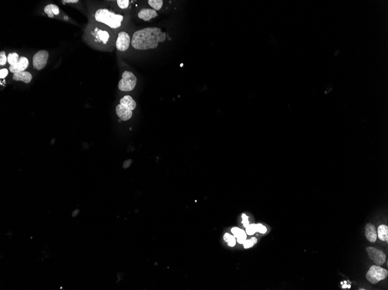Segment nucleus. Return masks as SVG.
<instances>
[{"mask_svg": "<svg viewBox=\"0 0 388 290\" xmlns=\"http://www.w3.org/2000/svg\"><path fill=\"white\" fill-rule=\"evenodd\" d=\"M166 34L158 27H147L136 31L131 40L132 46L137 50L156 48L159 43L166 40Z\"/></svg>", "mask_w": 388, "mask_h": 290, "instance_id": "1", "label": "nucleus"}, {"mask_svg": "<svg viewBox=\"0 0 388 290\" xmlns=\"http://www.w3.org/2000/svg\"><path fill=\"white\" fill-rule=\"evenodd\" d=\"M95 20L102 23L112 28H117L121 26L123 16L110 12L108 9H99L95 14Z\"/></svg>", "mask_w": 388, "mask_h": 290, "instance_id": "2", "label": "nucleus"}, {"mask_svg": "<svg viewBox=\"0 0 388 290\" xmlns=\"http://www.w3.org/2000/svg\"><path fill=\"white\" fill-rule=\"evenodd\" d=\"M137 79L132 72L125 71L122 74V78L118 84V88L123 92H129L136 87Z\"/></svg>", "mask_w": 388, "mask_h": 290, "instance_id": "3", "label": "nucleus"}, {"mask_svg": "<svg viewBox=\"0 0 388 290\" xmlns=\"http://www.w3.org/2000/svg\"><path fill=\"white\" fill-rule=\"evenodd\" d=\"M388 275V271L379 266H372L366 274V278L372 284H377L385 279Z\"/></svg>", "mask_w": 388, "mask_h": 290, "instance_id": "4", "label": "nucleus"}, {"mask_svg": "<svg viewBox=\"0 0 388 290\" xmlns=\"http://www.w3.org/2000/svg\"><path fill=\"white\" fill-rule=\"evenodd\" d=\"M49 56V53L45 50L37 52L33 58V65L37 70H41L45 67Z\"/></svg>", "mask_w": 388, "mask_h": 290, "instance_id": "5", "label": "nucleus"}, {"mask_svg": "<svg viewBox=\"0 0 388 290\" xmlns=\"http://www.w3.org/2000/svg\"><path fill=\"white\" fill-rule=\"evenodd\" d=\"M366 251L370 259L373 261L377 265L381 266L385 262L386 255L382 251L372 247H367Z\"/></svg>", "mask_w": 388, "mask_h": 290, "instance_id": "6", "label": "nucleus"}, {"mask_svg": "<svg viewBox=\"0 0 388 290\" xmlns=\"http://www.w3.org/2000/svg\"><path fill=\"white\" fill-rule=\"evenodd\" d=\"M130 41V37L128 33L125 31L120 32L116 42V48L121 52L126 51L129 48Z\"/></svg>", "mask_w": 388, "mask_h": 290, "instance_id": "7", "label": "nucleus"}, {"mask_svg": "<svg viewBox=\"0 0 388 290\" xmlns=\"http://www.w3.org/2000/svg\"><path fill=\"white\" fill-rule=\"evenodd\" d=\"M117 116L122 121H127L131 119L133 116V111L129 108L119 104L116 107Z\"/></svg>", "mask_w": 388, "mask_h": 290, "instance_id": "8", "label": "nucleus"}, {"mask_svg": "<svg viewBox=\"0 0 388 290\" xmlns=\"http://www.w3.org/2000/svg\"><path fill=\"white\" fill-rule=\"evenodd\" d=\"M29 66V60L26 57H20L18 62L13 66L9 67L10 71L12 73L16 72L24 71Z\"/></svg>", "mask_w": 388, "mask_h": 290, "instance_id": "9", "label": "nucleus"}, {"mask_svg": "<svg viewBox=\"0 0 388 290\" xmlns=\"http://www.w3.org/2000/svg\"><path fill=\"white\" fill-rule=\"evenodd\" d=\"M158 16V14L155 10L149 8L141 9L138 14V18L144 21H149L151 19L156 18Z\"/></svg>", "mask_w": 388, "mask_h": 290, "instance_id": "10", "label": "nucleus"}, {"mask_svg": "<svg viewBox=\"0 0 388 290\" xmlns=\"http://www.w3.org/2000/svg\"><path fill=\"white\" fill-rule=\"evenodd\" d=\"M13 80L16 81H22L29 84L32 80V75L27 71H19L14 73Z\"/></svg>", "mask_w": 388, "mask_h": 290, "instance_id": "11", "label": "nucleus"}, {"mask_svg": "<svg viewBox=\"0 0 388 290\" xmlns=\"http://www.w3.org/2000/svg\"><path fill=\"white\" fill-rule=\"evenodd\" d=\"M366 236L371 243H374L377 239V232L374 226L371 223H367L366 227Z\"/></svg>", "mask_w": 388, "mask_h": 290, "instance_id": "12", "label": "nucleus"}, {"mask_svg": "<svg viewBox=\"0 0 388 290\" xmlns=\"http://www.w3.org/2000/svg\"><path fill=\"white\" fill-rule=\"evenodd\" d=\"M120 104L129 108L132 111L135 110L137 106L135 100L129 95L124 96L123 98H121L120 100Z\"/></svg>", "mask_w": 388, "mask_h": 290, "instance_id": "13", "label": "nucleus"}, {"mask_svg": "<svg viewBox=\"0 0 388 290\" xmlns=\"http://www.w3.org/2000/svg\"><path fill=\"white\" fill-rule=\"evenodd\" d=\"M44 11L45 14H47L50 18H53L54 15H58L59 14L58 6L52 4L45 6Z\"/></svg>", "mask_w": 388, "mask_h": 290, "instance_id": "14", "label": "nucleus"}, {"mask_svg": "<svg viewBox=\"0 0 388 290\" xmlns=\"http://www.w3.org/2000/svg\"><path fill=\"white\" fill-rule=\"evenodd\" d=\"M378 235L382 241H388V227L385 225H381L378 228Z\"/></svg>", "mask_w": 388, "mask_h": 290, "instance_id": "15", "label": "nucleus"}, {"mask_svg": "<svg viewBox=\"0 0 388 290\" xmlns=\"http://www.w3.org/2000/svg\"><path fill=\"white\" fill-rule=\"evenodd\" d=\"M223 240L231 247H233L236 245V238L228 233H226L224 235Z\"/></svg>", "mask_w": 388, "mask_h": 290, "instance_id": "16", "label": "nucleus"}, {"mask_svg": "<svg viewBox=\"0 0 388 290\" xmlns=\"http://www.w3.org/2000/svg\"><path fill=\"white\" fill-rule=\"evenodd\" d=\"M148 3L154 10L159 11L162 7L163 1L162 0H148Z\"/></svg>", "mask_w": 388, "mask_h": 290, "instance_id": "17", "label": "nucleus"}, {"mask_svg": "<svg viewBox=\"0 0 388 290\" xmlns=\"http://www.w3.org/2000/svg\"><path fill=\"white\" fill-rule=\"evenodd\" d=\"M19 55L16 53H11L8 54L7 57V61L11 66H13L18 62Z\"/></svg>", "mask_w": 388, "mask_h": 290, "instance_id": "18", "label": "nucleus"}, {"mask_svg": "<svg viewBox=\"0 0 388 290\" xmlns=\"http://www.w3.org/2000/svg\"><path fill=\"white\" fill-rule=\"evenodd\" d=\"M97 34L99 40L104 44H106L108 42L109 38V34L107 31L99 30Z\"/></svg>", "mask_w": 388, "mask_h": 290, "instance_id": "19", "label": "nucleus"}, {"mask_svg": "<svg viewBox=\"0 0 388 290\" xmlns=\"http://www.w3.org/2000/svg\"><path fill=\"white\" fill-rule=\"evenodd\" d=\"M257 239L255 237H253L252 238H250L249 240H246L243 244L244 248L245 249H250L251 247H252L253 246L255 245L257 243Z\"/></svg>", "mask_w": 388, "mask_h": 290, "instance_id": "20", "label": "nucleus"}, {"mask_svg": "<svg viewBox=\"0 0 388 290\" xmlns=\"http://www.w3.org/2000/svg\"><path fill=\"white\" fill-rule=\"evenodd\" d=\"M245 229H246L245 232L247 235H253L256 232H257V224H255V223L249 224L248 227H247Z\"/></svg>", "mask_w": 388, "mask_h": 290, "instance_id": "21", "label": "nucleus"}, {"mask_svg": "<svg viewBox=\"0 0 388 290\" xmlns=\"http://www.w3.org/2000/svg\"><path fill=\"white\" fill-rule=\"evenodd\" d=\"M246 233L243 229L241 230L239 236L237 238V241L239 244H244L245 241L246 240L247 235Z\"/></svg>", "mask_w": 388, "mask_h": 290, "instance_id": "22", "label": "nucleus"}, {"mask_svg": "<svg viewBox=\"0 0 388 290\" xmlns=\"http://www.w3.org/2000/svg\"><path fill=\"white\" fill-rule=\"evenodd\" d=\"M116 2L118 6L122 9L127 8L129 5V1L128 0H117Z\"/></svg>", "mask_w": 388, "mask_h": 290, "instance_id": "23", "label": "nucleus"}, {"mask_svg": "<svg viewBox=\"0 0 388 290\" xmlns=\"http://www.w3.org/2000/svg\"><path fill=\"white\" fill-rule=\"evenodd\" d=\"M7 61V57L5 55L4 52H1L0 53V65L4 66Z\"/></svg>", "mask_w": 388, "mask_h": 290, "instance_id": "24", "label": "nucleus"}, {"mask_svg": "<svg viewBox=\"0 0 388 290\" xmlns=\"http://www.w3.org/2000/svg\"><path fill=\"white\" fill-rule=\"evenodd\" d=\"M242 223L243 224L244 227L246 228L247 227H248L249 225V217L245 214H242Z\"/></svg>", "mask_w": 388, "mask_h": 290, "instance_id": "25", "label": "nucleus"}, {"mask_svg": "<svg viewBox=\"0 0 388 290\" xmlns=\"http://www.w3.org/2000/svg\"><path fill=\"white\" fill-rule=\"evenodd\" d=\"M257 232H259L262 234H264L267 232V228L265 226L261 223H257Z\"/></svg>", "mask_w": 388, "mask_h": 290, "instance_id": "26", "label": "nucleus"}, {"mask_svg": "<svg viewBox=\"0 0 388 290\" xmlns=\"http://www.w3.org/2000/svg\"><path fill=\"white\" fill-rule=\"evenodd\" d=\"M241 229L238 228V227H234L231 229V231L232 232V233L233 234V236L237 238L240 234V233L241 232Z\"/></svg>", "mask_w": 388, "mask_h": 290, "instance_id": "27", "label": "nucleus"}, {"mask_svg": "<svg viewBox=\"0 0 388 290\" xmlns=\"http://www.w3.org/2000/svg\"><path fill=\"white\" fill-rule=\"evenodd\" d=\"M8 74V70L7 68H3L0 70V78L4 79L7 76Z\"/></svg>", "mask_w": 388, "mask_h": 290, "instance_id": "28", "label": "nucleus"}, {"mask_svg": "<svg viewBox=\"0 0 388 290\" xmlns=\"http://www.w3.org/2000/svg\"><path fill=\"white\" fill-rule=\"evenodd\" d=\"M131 161L130 159L125 161V162H124V165H123V167H124V168H125V169H126L127 167H129L130 166V165H131Z\"/></svg>", "mask_w": 388, "mask_h": 290, "instance_id": "29", "label": "nucleus"}, {"mask_svg": "<svg viewBox=\"0 0 388 290\" xmlns=\"http://www.w3.org/2000/svg\"><path fill=\"white\" fill-rule=\"evenodd\" d=\"M62 2L66 3H77L79 2L78 0H64Z\"/></svg>", "mask_w": 388, "mask_h": 290, "instance_id": "30", "label": "nucleus"}, {"mask_svg": "<svg viewBox=\"0 0 388 290\" xmlns=\"http://www.w3.org/2000/svg\"><path fill=\"white\" fill-rule=\"evenodd\" d=\"M79 213V210H76L73 213V217H76Z\"/></svg>", "mask_w": 388, "mask_h": 290, "instance_id": "31", "label": "nucleus"}, {"mask_svg": "<svg viewBox=\"0 0 388 290\" xmlns=\"http://www.w3.org/2000/svg\"><path fill=\"white\" fill-rule=\"evenodd\" d=\"M342 287H343V288H348V284H343V286H342Z\"/></svg>", "mask_w": 388, "mask_h": 290, "instance_id": "32", "label": "nucleus"}, {"mask_svg": "<svg viewBox=\"0 0 388 290\" xmlns=\"http://www.w3.org/2000/svg\"><path fill=\"white\" fill-rule=\"evenodd\" d=\"M350 287H351V286H350V285H348V288H350Z\"/></svg>", "mask_w": 388, "mask_h": 290, "instance_id": "33", "label": "nucleus"}, {"mask_svg": "<svg viewBox=\"0 0 388 290\" xmlns=\"http://www.w3.org/2000/svg\"><path fill=\"white\" fill-rule=\"evenodd\" d=\"M344 283H345V284H347V281H344Z\"/></svg>", "mask_w": 388, "mask_h": 290, "instance_id": "34", "label": "nucleus"}]
</instances>
